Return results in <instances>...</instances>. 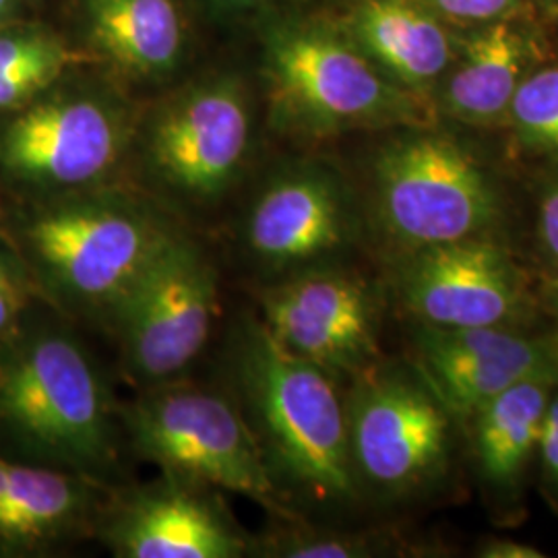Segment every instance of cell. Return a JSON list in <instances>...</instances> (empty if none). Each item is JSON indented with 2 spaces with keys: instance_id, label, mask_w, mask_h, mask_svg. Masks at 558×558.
I'll list each match as a JSON object with an SVG mask.
<instances>
[{
  "instance_id": "cell-1",
  "label": "cell",
  "mask_w": 558,
  "mask_h": 558,
  "mask_svg": "<svg viewBox=\"0 0 558 558\" xmlns=\"http://www.w3.org/2000/svg\"><path fill=\"white\" fill-rule=\"evenodd\" d=\"M371 160V203L396 257L468 239H502L509 172L458 124L433 120L387 131Z\"/></svg>"
},
{
  "instance_id": "cell-2",
  "label": "cell",
  "mask_w": 558,
  "mask_h": 558,
  "mask_svg": "<svg viewBox=\"0 0 558 558\" xmlns=\"http://www.w3.org/2000/svg\"><path fill=\"white\" fill-rule=\"evenodd\" d=\"M0 445L87 478L112 463L110 398L75 339L38 327L0 341Z\"/></svg>"
},
{
  "instance_id": "cell-3",
  "label": "cell",
  "mask_w": 558,
  "mask_h": 558,
  "mask_svg": "<svg viewBox=\"0 0 558 558\" xmlns=\"http://www.w3.org/2000/svg\"><path fill=\"white\" fill-rule=\"evenodd\" d=\"M265 81L276 126L304 140L437 120L428 101L389 80L336 20L276 25L265 44Z\"/></svg>"
},
{
  "instance_id": "cell-4",
  "label": "cell",
  "mask_w": 558,
  "mask_h": 558,
  "mask_svg": "<svg viewBox=\"0 0 558 558\" xmlns=\"http://www.w3.org/2000/svg\"><path fill=\"white\" fill-rule=\"evenodd\" d=\"M239 352L240 383L274 476L320 505L356 499L336 377L286 350L260 320L246 327Z\"/></svg>"
},
{
  "instance_id": "cell-5",
  "label": "cell",
  "mask_w": 558,
  "mask_h": 558,
  "mask_svg": "<svg viewBox=\"0 0 558 558\" xmlns=\"http://www.w3.org/2000/svg\"><path fill=\"white\" fill-rule=\"evenodd\" d=\"M124 422L140 456L172 478L223 488L292 518L255 428L228 399L199 389H160L137 399Z\"/></svg>"
},
{
  "instance_id": "cell-6",
  "label": "cell",
  "mask_w": 558,
  "mask_h": 558,
  "mask_svg": "<svg viewBox=\"0 0 558 558\" xmlns=\"http://www.w3.org/2000/svg\"><path fill=\"white\" fill-rule=\"evenodd\" d=\"M170 234L133 203L87 199L44 211L23 240L57 294L112 315Z\"/></svg>"
},
{
  "instance_id": "cell-7",
  "label": "cell",
  "mask_w": 558,
  "mask_h": 558,
  "mask_svg": "<svg viewBox=\"0 0 558 558\" xmlns=\"http://www.w3.org/2000/svg\"><path fill=\"white\" fill-rule=\"evenodd\" d=\"M345 416L356 480L383 497L424 493L449 472L458 422L414 366L356 377Z\"/></svg>"
},
{
  "instance_id": "cell-8",
  "label": "cell",
  "mask_w": 558,
  "mask_h": 558,
  "mask_svg": "<svg viewBox=\"0 0 558 558\" xmlns=\"http://www.w3.org/2000/svg\"><path fill=\"white\" fill-rule=\"evenodd\" d=\"M401 306L435 327H518L536 306L525 267L502 239L424 246L393 260Z\"/></svg>"
},
{
  "instance_id": "cell-9",
  "label": "cell",
  "mask_w": 558,
  "mask_h": 558,
  "mask_svg": "<svg viewBox=\"0 0 558 558\" xmlns=\"http://www.w3.org/2000/svg\"><path fill=\"white\" fill-rule=\"evenodd\" d=\"M129 368L145 380L179 375L197 359L218 319V279L197 244L177 236L112 313Z\"/></svg>"
},
{
  "instance_id": "cell-10",
  "label": "cell",
  "mask_w": 558,
  "mask_h": 558,
  "mask_svg": "<svg viewBox=\"0 0 558 558\" xmlns=\"http://www.w3.org/2000/svg\"><path fill=\"white\" fill-rule=\"evenodd\" d=\"M260 323L286 350L333 377L356 379L379 364L377 299L356 274H300L263 296Z\"/></svg>"
},
{
  "instance_id": "cell-11",
  "label": "cell",
  "mask_w": 558,
  "mask_h": 558,
  "mask_svg": "<svg viewBox=\"0 0 558 558\" xmlns=\"http://www.w3.org/2000/svg\"><path fill=\"white\" fill-rule=\"evenodd\" d=\"M412 366L461 428L480 408L521 380H558L555 339L530 338L518 327L418 323Z\"/></svg>"
},
{
  "instance_id": "cell-12",
  "label": "cell",
  "mask_w": 558,
  "mask_h": 558,
  "mask_svg": "<svg viewBox=\"0 0 558 558\" xmlns=\"http://www.w3.org/2000/svg\"><path fill=\"white\" fill-rule=\"evenodd\" d=\"M124 126L108 104L60 96L25 106L0 131V168L36 189H77L119 160Z\"/></svg>"
},
{
  "instance_id": "cell-13",
  "label": "cell",
  "mask_w": 558,
  "mask_h": 558,
  "mask_svg": "<svg viewBox=\"0 0 558 558\" xmlns=\"http://www.w3.org/2000/svg\"><path fill=\"white\" fill-rule=\"evenodd\" d=\"M558 48V23L538 11L461 29L456 59L433 98L437 119L500 133L521 83Z\"/></svg>"
},
{
  "instance_id": "cell-14",
  "label": "cell",
  "mask_w": 558,
  "mask_h": 558,
  "mask_svg": "<svg viewBox=\"0 0 558 558\" xmlns=\"http://www.w3.org/2000/svg\"><path fill=\"white\" fill-rule=\"evenodd\" d=\"M251 140V114L234 81H211L172 101L149 133V160L166 184L191 197L221 193Z\"/></svg>"
},
{
  "instance_id": "cell-15",
  "label": "cell",
  "mask_w": 558,
  "mask_h": 558,
  "mask_svg": "<svg viewBox=\"0 0 558 558\" xmlns=\"http://www.w3.org/2000/svg\"><path fill=\"white\" fill-rule=\"evenodd\" d=\"M352 236V209L341 180L304 166L269 184L246 223V242L274 267L325 259Z\"/></svg>"
},
{
  "instance_id": "cell-16",
  "label": "cell",
  "mask_w": 558,
  "mask_h": 558,
  "mask_svg": "<svg viewBox=\"0 0 558 558\" xmlns=\"http://www.w3.org/2000/svg\"><path fill=\"white\" fill-rule=\"evenodd\" d=\"M336 21L389 80L433 106L456 59L459 27L422 0H352Z\"/></svg>"
},
{
  "instance_id": "cell-17",
  "label": "cell",
  "mask_w": 558,
  "mask_h": 558,
  "mask_svg": "<svg viewBox=\"0 0 558 558\" xmlns=\"http://www.w3.org/2000/svg\"><path fill=\"white\" fill-rule=\"evenodd\" d=\"M110 542L124 558H232L244 553L239 530L197 484L179 478L129 500Z\"/></svg>"
},
{
  "instance_id": "cell-18",
  "label": "cell",
  "mask_w": 558,
  "mask_h": 558,
  "mask_svg": "<svg viewBox=\"0 0 558 558\" xmlns=\"http://www.w3.org/2000/svg\"><path fill=\"white\" fill-rule=\"evenodd\" d=\"M558 380H521L490 399L463 426L480 488L488 502L509 515L521 509L527 474L538 456L542 422Z\"/></svg>"
},
{
  "instance_id": "cell-19",
  "label": "cell",
  "mask_w": 558,
  "mask_h": 558,
  "mask_svg": "<svg viewBox=\"0 0 558 558\" xmlns=\"http://www.w3.org/2000/svg\"><path fill=\"white\" fill-rule=\"evenodd\" d=\"M92 511L89 478L0 453V557H23L75 536Z\"/></svg>"
},
{
  "instance_id": "cell-20",
  "label": "cell",
  "mask_w": 558,
  "mask_h": 558,
  "mask_svg": "<svg viewBox=\"0 0 558 558\" xmlns=\"http://www.w3.org/2000/svg\"><path fill=\"white\" fill-rule=\"evenodd\" d=\"M89 36L120 69L156 77L172 71L182 52L174 0H87Z\"/></svg>"
},
{
  "instance_id": "cell-21",
  "label": "cell",
  "mask_w": 558,
  "mask_h": 558,
  "mask_svg": "<svg viewBox=\"0 0 558 558\" xmlns=\"http://www.w3.org/2000/svg\"><path fill=\"white\" fill-rule=\"evenodd\" d=\"M500 133L519 156L558 168V48L521 83Z\"/></svg>"
},
{
  "instance_id": "cell-22",
  "label": "cell",
  "mask_w": 558,
  "mask_h": 558,
  "mask_svg": "<svg viewBox=\"0 0 558 558\" xmlns=\"http://www.w3.org/2000/svg\"><path fill=\"white\" fill-rule=\"evenodd\" d=\"M71 60L59 40L40 32L0 36V110L27 106Z\"/></svg>"
},
{
  "instance_id": "cell-23",
  "label": "cell",
  "mask_w": 558,
  "mask_h": 558,
  "mask_svg": "<svg viewBox=\"0 0 558 558\" xmlns=\"http://www.w3.org/2000/svg\"><path fill=\"white\" fill-rule=\"evenodd\" d=\"M396 548L387 542L348 534H299L271 544V555L290 558L375 557L380 550Z\"/></svg>"
},
{
  "instance_id": "cell-24",
  "label": "cell",
  "mask_w": 558,
  "mask_h": 558,
  "mask_svg": "<svg viewBox=\"0 0 558 558\" xmlns=\"http://www.w3.org/2000/svg\"><path fill=\"white\" fill-rule=\"evenodd\" d=\"M440 20L459 29L536 11L530 0H422Z\"/></svg>"
},
{
  "instance_id": "cell-25",
  "label": "cell",
  "mask_w": 558,
  "mask_h": 558,
  "mask_svg": "<svg viewBox=\"0 0 558 558\" xmlns=\"http://www.w3.org/2000/svg\"><path fill=\"white\" fill-rule=\"evenodd\" d=\"M536 463L539 468L542 493L558 513V385L550 396L542 422Z\"/></svg>"
},
{
  "instance_id": "cell-26",
  "label": "cell",
  "mask_w": 558,
  "mask_h": 558,
  "mask_svg": "<svg viewBox=\"0 0 558 558\" xmlns=\"http://www.w3.org/2000/svg\"><path fill=\"white\" fill-rule=\"evenodd\" d=\"M536 242L548 274L558 279V168L546 180L538 199Z\"/></svg>"
},
{
  "instance_id": "cell-27",
  "label": "cell",
  "mask_w": 558,
  "mask_h": 558,
  "mask_svg": "<svg viewBox=\"0 0 558 558\" xmlns=\"http://www.w3.org/2000/svg\"><path fill=\"white\" fill-rule=\"evenodd\" d=\"M478 557L482 558H544V553L523 544L518 539L509 538H488L480 544Z\"/></svg>"
},
{
  "instance_id": "cell-28",
  "label": "cell",
  "mask_w": 558,
  "mask_h": 558,
  "mask_svg": "<svg viewBox=\"0 0 558 558\" xmlns=\"http://www.w3.org/2000/svg\"><path fill=\"white\" fill-rule=\"evenodd\" d=\"M21 299L23 296H20V294H11V292L0 290V341L7 338V333L11 331V327L15 323Z\"/></svg>"
},
{
  "instance_id": "cell-29",
  "label": "cell",
  "mask_w": 558,
  "mask_h": 558,
  "mask_svg": "<svg viewBox=\"0 0 558 558\" xmlns=\"http://www.w3.org/2000/svg\"><path fill=\"white\" fill-rule=\"evenodd\" d=\"M21 286H23V281H21L17 267L0 253V290L21 296Z\"/></svg>"
},
{
  "instance_id": "cell-30",
  "label": "cell",
  "mask_w": 558,
  "mask_h": 558,
  "mask_svg": "<svg viewBox=\"0 0 558 558\" xmlns=\"http://www.w3.org/2000/svg\"><path fill=\"white\" fill-rule=\"evenodd\" d=\"M530 4L546 20L558 23V0H530Z\"/></svg>"
},
{
  "instance_id": "cell-31",
  "label": "cell",
  "mask_w": 558,
  "mask_h": 558,
  "mask_svg": "<svg viewBox=\"0 0 558 558\" xmlns=\"http://www.w3.org/2000/svg\"><path fill=\"white\" fill-rule=\"evenodd\" d=\"M230 2H239V4H248V2H257V0H230Z\"/></svg>"
},
{
  "instance_id": "cell-32",
  "label": "cell",
  "mask_w": 558,
  "mask_h": 558,
  "mask_svg": "<svg viewBox=\"0 0 558 558\" xmlns=\"http://www.w3.org/2000/svg\"><path fill=\"white\" fill-rule=\"evenodd\" d=\"M7 4H9V0H0V13L4 11V7H7Z\"/></svg>"
},
{
  "instance_id": "cell-33",
  "label": "cell",
  "mask_w": 558,
  "mask_h": 558,
  "mask_svg": "<svg viewBox=\"0 0 558 558\" xmlns=\"http://www.w3.org/2000/svg\"><path fill=\"white\" fill-rule=\"evenodd\" d=\"M555 348H557V354H558V336H557V339H555Z\"/></svg>"
},
{
  "instance_id": "cell-34",
  "label": "cell",
  "mask_w": 558,
  "mask_h": 558,
  "mask_svg": "<svg viewBox=\"0 0 558 558\" xmlns=\"http://www.w3.org/2000/svg\"><path fill=\"white\" fill-rule=\"evenodd\" d=\"M348 2H352V0H348Z\"/></svg>"
},
{
  "instance_id": "cell-35",
  "label": "cell",
  "mask_w": 558,
  "mask_h": 558,
  "mask_svg": "<svg viewBox=\"0 0 558 558\" xmlns=\"http://www.w3.org/2000/svg\"><path fill=\"white\" fill-rule=\"evenodd\" d=\"M557 281H558V279H557Z\"/></svg>"
}]
</instances>
